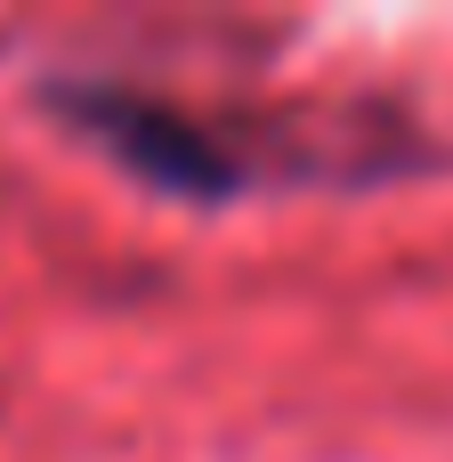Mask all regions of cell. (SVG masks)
<instances>
[{"label": "cell", "mask_w": 453, "mask_h": 462, "mask_svg": "<svg viewBox=\"0 0 453 462\" xmlns=\"http://www.w3.org/2000/svg\"><path fill=\"white\" fill-rule=\"evenodd\" d=\"M49 114L89 138L97 154H113L138 187L154 195H186V203H227L251 187V162L211 130L195 122L186 106L154 97V89H130V81H49Z\"/></svg>", "instance_id": "cell-1"}]
</instances>
